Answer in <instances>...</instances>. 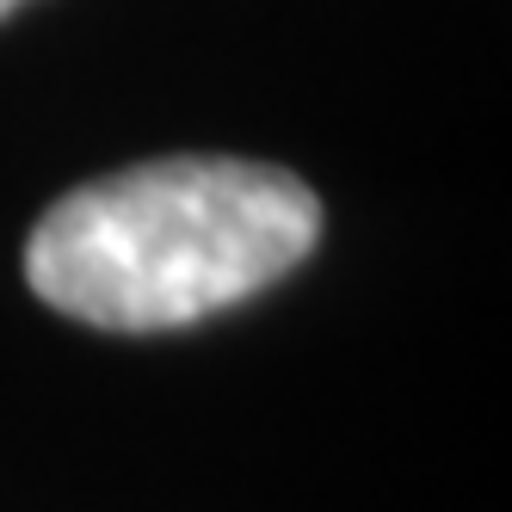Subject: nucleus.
Instances as JSON below:
<instances>
[{
    "mask_svg": "<svg viewBox=\"0 0 512 512\" xmlns=\"http://www.w3.org/2000/svg\"><path fill=\"white\" fill-rule=\"evenodd\" d=\"M321 198L241 155H167L62 192L25 241V284L105 334H167L297 272Z\"/></svg>",
    "mask_w": 512,
    "mask_h": 512,
    "instance_id": "1",
    "label": "nucleus"
},
{
    "mask_svg": "<svg viewBox=\"0 0 512 512\" xmlns=\"http://www.w3.org/2000/svg\"><path fill=\"white\" fill-rule=\"evenodd\" d=\"M19 7H25V0H0V19H13Z\"/></svg>",
    "mask_w": 512,
    "mask_h": 512,
    "instance_id": "2",
    "label": "nucleus"
}]
</instances>
